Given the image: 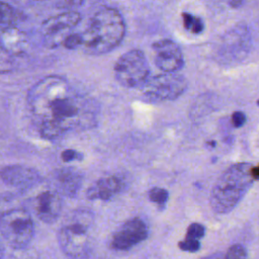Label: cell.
I'll use <instances>...</instances> for the list:
<instances>
[{"instance_id":"obj_18","label":"cell","mask_w":259,"mask_h":259,"mask_svg":"<svg viewBox=\"0 0 259 259\" xmlns=\"http://www.w3.org/2000/svg\"><path fill=\"white\" fill-rule=\"evenodd\" d=\"M18 21L16 10L9 4L0 1V27L15 25Z\"/></svg>"},{"instance_id":"obj_17","label":"cell","mask_w":259,"mask_h":259,"mask_svg":"<svg viewBox=\"0 0 259 259\" xmlns=\"http://www.w3.org/2000/svg\"><path fill=\"white\" fill-rule=\"evenodd\" d=\"M181 16H182L183 26L186 30L194 34H198L203 31L204 22L200 17L188 12H183Z\"/></svg>"},{"instance_id":"obj_9","label":"cell","mask_w":259,"mask_h":259,"mask_svg":"<svg viewBox=\"0 0 259 259\" xmlns=\"http://www.w3.org/2000/svg\"><path fill=\"white\" fill-rule=\"evenodd\" d=\"M80 20V13L73 10L47 18L40 26V33L45 46L49 49H56L63 46L66 37L78 25Z\"/></svg>"},{"instance_id":"obj_11","label":"cell","mask_w":259,"mask_h":259,"mask_svg":"<svg viewBox=\"0 0 259 259\" xmlns=\"http://www.w3.org/2000/svg\"><path fill=\"white\" fill-rule=\"evenodd\" d=\"M148 235L149 229L143 220L131 219L114 232L110 240V247L117 251H126L146 240Z\"/></svg>"},{"instance_id":"obj_31","label":"cell","mask_w":259,"mask_h":259,"mask_svg":"<svg viewBox=\"0 0 259 259\" xmlns=\"http://www.w3.org/2000/svg\"><path fill=\"white\" fill-rule=\"evenodd\" d=\"M257 104H258V105H259V99H258V100H257Z\"/></svg>"},{"instance_id":"obj_20","label":"cell","mask_w":259,"mask_h":259,"mask_svg":"<svg viewBox=\"0 0 259 259\" xmlns=\"http://www.w3.org/2000/svg\"><path fill=\"white\" fill-rule=\"evenodd\" d=\"M168 191L161 187H154L149 191L150 200L158 204H165L168 200Z\"/></svg>"},{"instance_id":"obj_19","label":"cell","mask_w":259,"mask_h":259,"mask_svg":"<svg viewBox=\"0 0 259 259\" xmlns=\"http://www.w3.org/2000/svg\"><path fill=\"white\" fill-rule=\"evenodd\" d=\"M11 56L12 55L0 48V74L10 73L14 70V63Z\"/></svg>"},{"instance_id":"obj_22","label":"cell","mask_w":259,"mask_h":259,"mask_svg":"<svg viewBox=\"0 0 259 259\" xmlns=\"http://www.w3.org/2000/svg\"><path fill=\"white\" fill-rule=\"evenodd\" d=\"M63 46L68 50H76L80 49L81 46V33L71 32L66 39L64 40Z\"/></svg>"},{"instance_id":"obj_21","label":"cell","mask_w":259,"mask_h":259,"mask_svg":"<svg viewBox=\"0 0 259 259\" xmlns=\"http://www.w3.org/2000/svg\"><path fill=\"white\" fill-rule=\"evenodd\" d=\"M204 233H205V229L201 224L193 223L188 226V229L186 232V237L198 240L204 236Z\"/></svg>"},{"instance_id":"obj_4","label":"cell","mask_w":259,"mask_h":259,"mask_svg":"<svg viewBox=\"0 0 259 259\" xmlns=\"http://www.w3.org/2000/svg\"><path fill=\"white\" fill-rule=\"evenodd\" d=\"M93 224L94 215L90 209L78 208L68 213L58 232L59 246L66 256L81 258L87 255Z\"/></svg>"},{"instance_id":"obj_8","label":"cell","mask_w":259,"mask_h":259,"mask_svg":"<svg viewBox=\"0 0 259 259\" xmlns=\"http://www.w3.org/2000/svg\"><path fill=\"white\" fill-rule=\"evenodd\" d=\"M113 70L117 82L126 88L140 87L149 78L150 73L146 56L138 49L122 54L116 61Z\"/></svg>"},{"instance_id":"obj_12","label":"cell","mask_w":259,"mask_h":259,"mask_svg":"<svg viewBox=\"0 0 259 259\" xmlns=\"http://www.w3.org/2000/svg\"><path fill=\"white\" fill-rule=\"evenodd\" d=\"M0 178L6 185L20 192L31 190L41 181V176L35 169L22 164H10L2 167Z\"/></svg>"},{"instance_id":"obj_25","label":"cell","mask_w":259,"mask_h":259,"mask_svg":"<svg viewBox=\"0 0 259 259\" xmlns=\"http://www.w3.org/2000/svg\"><path fill=\"white\" fill-rule=\"evenodd\" d=\"M82 154L77 152L76 150L73 149H67L64 150L61 153V158L64 162H71V161H75V160H81L82 159Z\"/></svg>"},{"instance_id":"obj_1","label":"cell","mask_w":259,"mask_h":259,"mask_svg":"<svg viewBox=\"0 0 259 259\" xmlns=\"http://www.w3.org/2000/svg\"><path fill=\"white\" fill-rule=\"evenodd\" d=\"M27 106L39 135L56 140L74 130L90 128L97 122V104L79 94L62 76L42 77L27 93Z\"/></svg>"},{"instance_id":"obj_28","label":"cell","mask_w":259,"mask_h":259,"mask_svg":"<svg viewBox=\"0 0 259 259\" xmlns=\"http://www.w3.org/2000/svg\"><path fill=\"white\" fill-rule=\"evenodd\" d=\"M63 2L70 7H76V6L82 5L83 0H63Z\"/></svg>"},{"instance_id":"obj_14","label":"cell","mask_w":259,"mask_h":259,"mask_svg":"<svg viewBox=\"0 0 259 259\" xmlns=\"http://www.w3.org/2000/svg\"><path fill=\"white\" fill-rule=\"evenodd\" d=\"M54 188L62 195L67 197H75L81 189L83 183V175L75 167L65 166L54 171Z\"/></svg>"},{"instance_id":"obj_10","label":"cell","mask_w":259,"mask_h":259,"mask_svg":"<svg viewBox=\"0 0 259 259\" xmlns=\"http://www.w3.org/2000/svg\"><path fill=\"white\" fill-rule=\"evenodd\" d=\"M31 206L39 221L48 225L54 224L62 213V195L54 187L44 188L34 195Z\"/></svg>"},{"instance_id":"obj_33","label":"cell","mask_w":259,"mask_h":259,"mask_svg":"<svg viewBox=\"0 0 259 259\" xmlns=\"http://www.w3.org/2000/svg\"><path fill=\"white\" fill-rule=\"evenodd\" d=\"M0 28H1V27H0Z\"/></svg>"},{"instance_id":"obj_5","label":"cell","mask_w":259,"mask_h":259,"mask_svg":"<svg viewBox=\"0 0 259 259\" xmlns=\"http://www.w3.org/2000/svg\"><path fill=\"white\" fill-rule=\"evenodd\" d=\"M0 233L13 249L26 248L34 235L30 212L21 205L0 211Z\"/></svg>"},{"instance_id":"obj_2","label":"cell","mask_w":259,"mask_h":259,"mask_svg":"<svg viewBox=\"0 0 259 259\" xmlns=\"http://www.w3.org/2000/svg\"><path fill=\"white\" fill-rule=\"evenodd\" d=\"M125 34V23L120 12L112 7L102 6L89 20L81 32L80 49L87 55L99 56L116 48Z\"/></svg>"},{"instance_id":"obj_15","label":"cell","mask_w":259,"mask_h":259,"mask_svg":"<svg viewBox=\"0 0 259 259\" xmlns=\"http://www.w3.org/2000/svg\"><path fill=\"white\" fill-rule=\"evenodd\" d=\"M124 187L122 179L110 175L101 177L86 190V197L90 200H108L119 193Z\"/></svg>"},{"instance_id":"obj_13","label":"cell","mask_w":259,"mask_h":259,"mask_svg":"<svg viewBox=\"0 0 259 259\" xmlns=\"http://www.w3.org/2000/svg\"><path fill=\"white\" fill-rule=\"evenodd\" d=\"M156 66L163 72H177L184 66L180 47L173 40L163 38L152 45Z\"/></svg>"},{"instance_id":"obj_32","label":"cell","mask_w":259,"mask_h":259,"mask_svg":"<svg viewBox=\"0 0 259 259\" xmlns=\"http://www.w3.org/2000/svg\"><path fill=\"white\" fill-rule=\"evenodd\" d=\"M34 1H44V0H34Z\"/></svg>"},{"instance_id":"obj_30","label":"cell","mask_w":259,"mask_h":259,"mask_svg":"<svg viewBox=\"0 0 259 259\" xmlns=\"http://www.w3.org/2000/svg\"><path fill=\"white\" fill-rule=\"evenodd\" d=\"M2 256V248H1V245H0V257Z\"/></svg>"},{"instance_id":"obj_6","label":"cell","mask_w":259,"mask_h":259,"mask_svg":"<svg viewBox=\"0 0 259 259\" xmlns=\"http://www.w3.org/2000/svg\"><path fill=\"white\" fill-rule=\"evenodd\" d=\"M252 47L251 33L248 26L237 24L221 37L217 45L214 57L223 65H234L243 61Z\"/></svg>"},{"instance_id":"obj_27","label":"cell","mask_w":259,"mask_h":259,"mask_svg":"<svg viewBox=\"0 0 259 259\" xmlns=\"http://www.w3.org/2000/svg\"><path fill=\"white\" fill-rule=\"evenodd\" d=\"M251 176L254 180H259V164L251 167Z\"/></svg>"},{"instance_id":"obj_3","label":"cell","mask_w":259,"mask_h":259,"mask_svg":"<svg viewBox=\"0 0 259 259\" xmlns=\"http://www.w3.org/2000/svg\"><path fill=\"white\" fill-rule=\"evenodd\" d=\"M251 167L252 164L247 162L236 163L219 177L209 196L210 206L215 212H230L241 201L255 181Z\"/></svg>"},{"instance_id":"obj_7","label":"cell","mask_w":259,"mask_h":259,"mask_svg":"<svg viewBox=\"0 0 259 259\" xmlns=\"http://www.w3.org/2000/svg\"><path fill=\"white\" fill-rule=\"evenodd\" d=\"M187 80L183 75L176 72H165L163 74L148 78L141 86V94L150 102L170 101L182 95L187 88Z\"/></svg>"},{"instance_id":"obj_26","label":"cell","mask_w":259,"mask_h":259,"mask_svg":"<svg viewBox=\"0 0 259 259\" xmlns=\"http://www.w3.org/2000/svg\"><path fill=\"white\" fill-rule=\"evenodd\" d=\"M232 124L234 127H241L246 123L247 120V116L243 111H235L232 114Z\"/></svg>"},{"instance_id":"obj_24","label":"cell","mask_w":259,"mask_h":259,"mask_svg":"<svg viewBox=\"0 0 259 259\" xmlns=\"http://www.w3.org/2000/svg\"><path fill=\"white\" fill-rule=\"evenodd\" d=\"M179 248L183 251L187 252H195L200 248V244L197 239H192V238H187L178 244Z\"/></svg>"},{"instance_id":"obj_29","label":"cell","mask_w":259,"mask_h":259,"mask_svg":"<svg viewBox=\"0 0 259 259\" xmlns=\"http://www.w3.org/2000/svg\"><path fill=\"white\" fill-rule=\"evenodd\" d=\"M245 0H229V5L232 8H239L244 4Z\"/></svg>"},{"instance_id":"obj_16","label":"cell","mask_w":259,"mask_h":259,"mask_svg":"<svg viewBox=\"0 0 259 259\" xmlns=\"http://www.w3.org/2000/svg\"><path fill=\"white\" fill-rule=\"evenodd\" d=\"M27 46V38L23 31L15 25L3 26L0 28V48L10 55L24 53Z\"/></svg>"},{"instance_id":"obj_23","label":"cell","mask_w":259,"mask_h":259,"mask_svg":"<svg viewBox=\"0 0 259 259\" xmlns=\"http://www.w3.org/2000/svg\"><path fill=\"white\" fill-rule=\"evenodd\" d=\"M225 257L226 258H245L247 257V252L242 245L235 244L228 249Z\"/></svg>"}]
</instances>
